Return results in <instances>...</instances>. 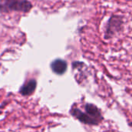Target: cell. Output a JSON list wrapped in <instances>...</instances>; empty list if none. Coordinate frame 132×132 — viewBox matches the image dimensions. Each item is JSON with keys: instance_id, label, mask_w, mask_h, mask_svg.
<instances>
[{"instance_id": "cell-1", "label": "cell", "mask_w": 132, "mask_h": 132, "mask_svg": "<svg viewBox=\"0 0 132 132\" xmlns=\"http://www.w3.org/2000/svg\"><path fill=\"white\" fill-rule=\"evenodd\" d=\"M70 113L80 122L88 125H98L103 120L100 110L93 104H86L84 111L77 107H72L70 110Z\"/></svg>"}, {"instance_id": "cell-2", "label": "cell", "mask_w": 132, "mask_h": 132, "mask_svg": "<svg viewBox=\"0 0 132 132\" xmlns=\"http://www.w3.org/2000/svg\"><path fill=\"white\" fill-rule=\"evenodd\" d=\"M33 8L30 0H0V12L28 13Z\"/></svg>"}, {"instance_id": "cell-3", "label": "cell", "mask_w": 132, "mask_h": 132, "mask_svg": "<svg viewBox=\"0 0 132 132\" xmlns=\"http://www.w3.org/2000/svg\"><path fill=\"white\" fill-rule=\"evenodd\" d=\"M124 28V18L121 15H112L105 24L104 39H111L123 32Z\"/></svg>"}, {"instance_id": "cell-4", "label": "cell", "mask_w": 132, "mask_h": 132, "mask_svg": "<svg viewBox=\"0 0 132 132\" xmlns=\"http://www.w3.org/2000/svg\"><path fill=\"white\" fill-rule=\"evenodd\" d=\"M68 68V63L65 60L58 58L54 60L51 63V70L58 74V75H62L64 74Z\"/></svg>"}, {"instance_id": "cell-5", "label": "cell", "mask_w": 132, "mask_h": 132, "mask_svg": "<svg viewBox=\"0 0 132 132\" xmlns=\"http://www.w3.org/2000/svg\"><path fill=\"white\" fill-rule=\"evenodd\" d=\"M37 80L31 79L26 82L19 89V93L23 96H30L35 91L37 88Z\"/></svg>"}, {"instance_id": "cell-6", "label": "cell", "mask_w": 132, "mask_h": 132, "mask_svg": "<svg viewBox=\"0 0 132 132\" xmlns=\"http://www.w3.org/2000/svg\"><path fill=\"white\" fill-rule=\"evenodd\" d=\"M124 1H132V0H124Z\"/></svg>"}]
</instances>
